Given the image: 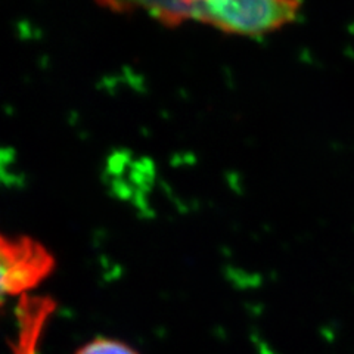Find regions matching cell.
I'll list each match as a JSON object with an SVG mask.
<instances>
[{
    "instance_id": "1",
    "label": "cell",
    "mask_w": 354,
    "mask_h": 354,
    "mask_svg": "<svg viewBox=\"0 0 354 354\" xmlns=\"http://www.w3.org/2000/svg\"><path fill=\"white\" fill-rule=\"evenodd\" d=\"M153 17L165 22L194 19L229 35L263 36L297 17L298 3L281 0H208L148 5Z\"/></svg>"
},
{
    "instance_id": "2",
    "label": "cell",
    "mask_w": 354,
    "mask_h": 354,
    "mask_svg": "<svg viewBox=\"0 0 354 354\" xmlns=\"http://www.w3.org/2000/svg\"><path fill=\"white\" fill-rule=\"evenodd\" d=\"M55 260L48 248L28 236L0 232V307L15 295H26L48 278Z\"/></svg>"
},
{
    "instance_id": "3",
    "label": "cell",
    "mask_w": 354,
    "mask_h": 354,
    "mask_svg": "<svg viewBox=\"0 0 354 354\" xmlns=\"http://www.w3.org/2000/svg\"><path fill=\"white\" fill-rule=\"evenodd\" d=\"M75 354H139L127 344L111 338H96L84 344Z\"/></svg>"
}]
</instances>
